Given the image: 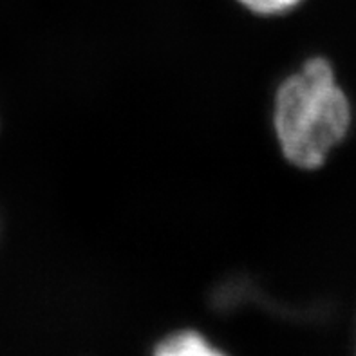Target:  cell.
Returning a JSON list of instances; mask_svg holds the SVG:
<instances>
[{"label":"cell","instance_id":"obj_3","mask_svg":"<svg viewBox=\"0 0 356 356\" xmlns=\"http://www.w3.org/2000/svg\"><path fill=\"white\" fill-rule=\"evenodd\" d=\"M241 4L259 15H280L293 9L302 0H239Z\"/></svg>","mask_w":356,"mask_h":356},{"label":"cell","instance_id":"obj_2","mask_svg":"<svg viewBox=\"0 0 356 356\" xmlns=\"http://www.w3.org/2000/svg\"><path fill=\"white\" fill-rule=\"evenodd\" d=\"M152 356H226L213 348L204 337L194 331H183L163 340Z\"/></svg>","mask_w":356,"mask_h":356},{"label":"cell","instance_id":"obj_1","mask_svg":"<svg viewBox=\"0 0 356 356\" xmlns=\"http://www.w3.org/2000/svg\"><path fill=\"white\" fill-rule=\"evenodd\" d=\"M351 105L325 58H312L280 86L275 131L286 159L300 168H318L346 138Z\"/></svg>","mask_w":356,"mask_h":356}]
</instances>
